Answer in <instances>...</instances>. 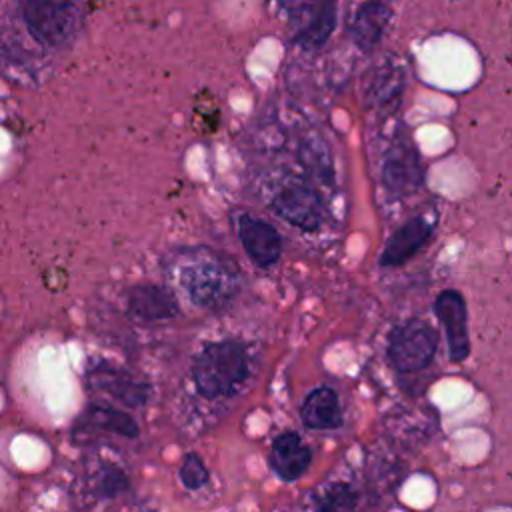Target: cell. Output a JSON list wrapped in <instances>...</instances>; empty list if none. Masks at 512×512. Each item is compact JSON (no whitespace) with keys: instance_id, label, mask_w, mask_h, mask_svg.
<instances>
[{"instance_id":"1","label":"cell","mask_w":512,"mask_h":512,"mask_svg":"<svg viewBox=\"0 0 512 512\" xmlns=\"http://www.w3.org/2000/svg\"><path fill=\"white\" fill-rule=\"evenodd\" d=\"M198 392L206 398H228L248 380V354L240 342L220 340L202 348L192 366Z\"/></svg>"},{"instance_id":"2","label":"cell","mask_w":512,"mask_h":512,"mask_svg":"<svg viewBox=\"0 0 512 512\" xmlns=\"http://www.w3.org/2000/svg\"><path fill=\"white\" fill-rule=\"evenodd\" d=\"M438 332L422 318H410L398 324L386 344V356L390 364L404 374L426 368L436 354Z\"/></svg>"},{"instance_id":"3","label":"cell","mask_w":512,"mask_h":512,"mask_svg":"<svg viewBox=\"0 0 512 512\" xmlns=\"http://www.w3.org/2000/svg\"><path fill=\"white\" fill-rule=\"evenodd\" d=\"M180 280L190 298L204 308H220L236 292L234 272L214 260H198L186 266Z\"/></svg>"},{"instance_id":"4","label":"cell","mask_w":512,"mask_h":512,"mask_svg":"<svg viewBox=\"0 0 512 512\" xmlns=\"http://www.w3.org/2000/svg\"><path fill=\"white\" fill-rule=\"evenodd\" d=\"M22 16L36 40L46 46L66 42L76 28V6L70 2H26Z\"/></svg>"},{"instance_id":"5","label":"cell","mask_w":512,"mask_h":512,"mask_svg":"<svg viewBox=\"0 0 512 512\" xmlns=\"http://www.w3.org/2000/svg\"><path fill=\"white\" fill-rule=\"evenodd\" d=\"M434 314L444 330L448 358L452 362H462L470 354L468 336V308L466 300L458 290H442L434 300Z\"/></svg>"},{"instance_id":"6","label":"cell","mask_w":512,"mask_h":512,"mask_svg":"<svg viewBox=\"0 0 512 512\" xmlns=\"http://www.w3.org/2000/svg\"><path fill=\"white\" fill-rule=\"evenodd\" d=\"M382 182L392 194H412L422 184V166L416 148L408 140H396L384 152Z\"/></svg>"},{"instance_id":"7","label":"cell","mask_w":512,"mask_h":512,"mask_svg":"<svg viewBox=\"0 0 512 512\" xmlns=\"http://www.w3.org/2000/svg\"><path fill=\"white\" fill-rule=\"evenodd\" d=\"M274 212L296 228L312 232L322 222V204L318 194L302 182H290L272 200Z\"/></svg>"},{"instance_id":"8","label":"cell","mask_w":512,"mask_h":512,"mask_svg":"<svg viewBox=\"0 0 512 512\" xmlns=\"http://www.w3.org/2000/svg\"><path fill=\"white\" fill-rule=\"evenodd\" d=\"M432 234H434V222L430 218H426V216L408 218L386 240V244L380 252V266L394 268V266L408 262L430 242Z\"/></svg>"},{"instance_id":"9","label":"cell","mask_w":512,"mask_h":512,"mask_svg":"<svg viewBox=\"0 0 512 512\" xmlns=\"http://www.w3.org/2000/svg\"><path fill=\"white\" fill-rule=\"evenodd\" d=\"M238 236L240 242L250 256V260L260 266L268 268L278 262L280 252H282V238L278 230L268 224L266 220L254 218V216H240L238 220Z\"/></svg>"},{"instance_id":"10","label":"cell","mask_w":512,"mask_h":512,"mask_svg":"<svg viewBox=\"0 0 512 512\" xmlns=\"http://www.w3.org/2000/svg\"><path fill=\"white\" fill-rule=\"evenodd\" d=\"M270 462L280 480L294 482L310 468L312 450L296 432H282L272 442Z\"/></svg>"},{"instance_id":"11","label":"cell","mask_w":512,"mask_h":512,"mask_svg":"<svg viewBox=\"0 0 512 512\" xmlns=\"http://www.w3.org/2000/svg\"><path fill=\"white\" fill-rule=\"evenodd\" d=\"M392 22V8L382 2H368L362 4L350 24V36L352 42L362 50H372L382 36L386 34L388 26Z\"/></svg>"},{"instance_id":"12","label":"cell","mask_w":512,"mask_h":512,"mask_svg":"<svg viewBox=\"0 0 512 512\" xmlns=\"http://www.w3.org/2000/svg\"><path fill=\"white\" fill-rule=\"evenodd\" d=\"M304 16L300 18V26L296 28L294 42L304 50H318L330 38L336 26V4L322 2V4H304Z\"/></svg>"},{"instance_id":"13","label":"cell","mask_w":512,"mask_h":512,"mask_svg":"<svg viewBox=\"0 0 512 512\" xmlns=\"http://www.w3.org/2000/svg\"><path fill=\"white\" fill-rule=\"evenodd\" d=\"M176 312V300L160 286H134L128 292V314L138 322L168 320Z\"/></svg>"},{"instance_id":"14","label":"cell","mask_w":512,"mask_h":512,"mask_svg":"<svg viewBox=\"0 0 512 512\" xmlns=\"http://www.w3.org/2000/svg\"><path fill=\"white\" fill-rule=\"evenodd\" d=\"M300 418L306 428L334 430L342 426V410L338 394L328 386L314 388L300 406Z\"/></svg>"},{"instance_id":"15","label":"cell","mask_w":512,"mask_h":512,"mask_svg":"<svg viewBox=\"0 0 512 512\" xmlns=\"http://www.w3.org/2000/svg\"><path fill=\"white\" fill-rule=\"evenodd\" d=\"M90 382L94 388H100L108 394H112L114 398H120L122 402L130 404V406H140L146 402L150 390L146 384H140L136 380H132L126 372L122 370H114L108 366H98L90 372Z\"/></svg>"},{"instance_id":"16","label":"cell","mask_w":512,"mask_h":512,"mask_svg":"<svg viewBox=\"0 0 512 512\" xmlns=\"http://www.w3.org/2000/svg\"><path fill=\"white\" fill-rule=\"evenodd\" d=\"M404 88V70L398 62H382L376 68L370 86V98L376 108L394 106Z\"/></svg>"},{"instance_id":"17","label":"cell","mask_w":512,"mask_h":512,"mask_svg":"<svg viewBox=\"0 0 512 512\" xmlns=\"http://www.w3.org/2000/svg\"><path fill=\"white\" fill-rule=\"evenodd\" d=\"M88 420L98 426L104 428L108 432L126 436V438H136L138 436V424L132 416H128L122 410H116L112 406H90L88 408Z\"/></svg>"},{"instance_id":"18","label":"cell","mask_w":512,"mask_h":512,"mask_svg":"<svg viewBox=\"0 0 512 512\" xmlns=\"http://www.w3.org/2000/svg\"><path fill=\"white\" fill-rule=\"evenodd\" d=\"M320 512H358V494L346 482L328 486L318 498Z\"/></svg>"},{"instance_id":"19","label":"cell","mask_w":512,"mask_h":512,"mask_svg":"<svg viewBox=\"0 0 512 512\" xmlns=\"http://www.w3.org/2000/svg\"><path fill=\"white\" fill-rule=\"evenodd\" d=\"M180 480L188 490H198L208 482V470L202 458L194 452H188L180 466Z\"/></svg>"},{"instance_id":"20","label":"cell","mask_w":512,"mask_h":512,"mask_svg":"<svg viewBox=\"0 0 512 512\" xmlns=\"http://www.w3.org/2000/svg\"><path fill=\"white\" fill-rule=\"evenodd\" d=\"M100 488H102V494H104V496H116L118 492H122V490L126 488V478H124L122 470L104 472L102 482H100Z\"/></svg>"}]
</instances>
